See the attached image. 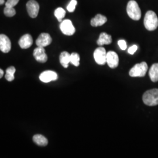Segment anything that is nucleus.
<instances>
[{
    "instance_id": "13",
    "label": "nucleus",
    "mask_w": 158,
    "mask_h": 158,
    "mask_svg": "<svg viewBox=\"0 0 158 158\" xmlns=\"http://www.w3.org/2000/svg\"><path fill=\"white\" fill-rule=\"evenodd\" d=\"M33 44V39L29 34L23 35L19 40V45L22 49H28Z\"/></svg>"
},
{
    "instance_id": "18",
    "label": "nucleus",
    "mask_w": 158,
    "mask_h": 158,
    "mask_svg": "<svg viewBox=\"0 0 158 158\" xmlns=\"http://www.w3.org/2000/svg\"><path fill=\"white\" fill-rule=\"evenodd\" d=\"M33 140L35 143H36L40 146L45 147L48 143V141L45 137L40 134L34 135L33 137Z\"/></svg>"
},
{
    "instance_id": "21",
    "label": "nucleus",
    "mask_w": 158,
    "mask_h": 158,
    "mask_svg": "<svg viewBox=\"0 0 158 158\" xmlns=\"http://www.w3.org/2000/svg\"><path fill=\"white\" fill-rule=\"evenodd\" d=\"M70 63H72L75 66H79L80 64V56L78 53L74 52L70 55Z\"/></svg>"
},
{
    "instance_id": "1",
    "label": "nucleus",
    "mask_w": 158,
    "mask_h": 158,
    "mask_svg": "<svg viewBox=\"0 0 158 158\" xmlns=\"http://www.w3.org/2000/svg\"><path fill=\"white\" fill-rule=\"evenodd\" d=\"M144 26L147 30L152 31L158 27V18L155 12L148 11L144 18Z\"/></svg>"
},
{
    "instance_id": "28",
    "label": "nucleus",
    "mask_w": 158,
    "mask_h": 158,
    "mask_svg": "<svg viewBox=\"0 0 158 158\" xmlns=\"http://www.w3.org/2000/svg\"><path fill=\"white\" fill-rule=\"evenodd\" d=\"M4 2H5V0H0V6L4 4Z\"/></svg>"
},
{
    "instance_id": "8",
    "label": "nucleus",
    "mask_w": 158,
    "mask_h": 158,
    "mask_svg": "<svg viewBox=\"0 0 158 158\" xmlns=\"http://www.w3.org/2000/svg\"><path fill=\"white\" fill-rule=\"evenodd\" d=\"M106 62L108 66L111 69L118 67L119 64V57L118 55L113 51H109L107 53Z\"/></svg>"
},
{
    "instance_id": "20",
    "label": "nucleus",
    "mask_w": 158,
    "mask_h": 158,
    "mask_svg": "<svg viewBox=\"0 0 158 158\" xmlns=\"http://www.w3.org/2000/svg\"><path fill=\"white\" fill-rule=\"evenodd\" d=\"M15 71H16L15 68L14 66H11L8 68L6 70V74L5 76L6 79L9 81H11L12 80H14L15 79L14 73Z\"/></svg>"
},
{
    "instance_id": "24",
    "label": "nucleus",
    "mask_w": 158,
    "mask_h": 158,
    "mask_svg": "<svg viewBox=\"0 0 158 158\" xmlns=\"http://www.w3.org/2000/svg\"><path fill=\"white\" fill-rule=\"evenodd\" d=\"M19 0H8L6 3V6L14 7L19 2Z\"/></svg>"
},
{
    "instance_id": "4",
    "label": "nucleus",
    "mask_w": 158,
    "mask_h": 158,
    "mask_svg": "<svg viewBox=\"0 0 158 158\" xmlns=\"http://www.w3.org/2000/svg\"><path fill=\"white\" fill-rule=\"evenodd\" d=\"M148 64L146 62H142L135 64L130 70L129 74L131 77H144L148 71Z\"/></svg>"
},
{
    "instance_id": "5",
    "label": "nucleus",
    "mask_w": 158,
    "mask_h": 158,
    "mask_svg": "<svg viewBox=\"0 0 158 158\" xmlns=\"http://www.w3.org/2000/svg\"><path fill=\"white\" fill-rule=\"evenodd\" d=\"M107 52L103 47H98L94 52V58L96 62L100 65L106 63Z\"/></svg>"
},
{
    "instance_id": "10",
    "label": "nucleus",
    "mask_w": 158,
    "mask_h": 158,
    "mask_svg": "<svg viewBox=\"0 0 158 158\" xmlns=\"http://www.w3.org/2000/svg\"><path fill=\"white\" fill-rule=\"evenodd\" d=\"M52 41V38L49 34L42 33L40 34L36 40V44L38 47H46L49 45Z\"/></svg>"
},
{
    "instance_id": "27",
    "label": "nucleus",
    "mask_w": 158,
    "mask_h": 158,
    "mask_svg": "<svg viewBox=\"0 0 158 158\" xmlns=\"http://www.w3.org/2000/svg\"><path fill=\"white\" fill-rule=\"evenodd\" d=\"M3 75H4V71L0 69V79L2 77Z\"/></svg>"
},
{
    "instance_id": "17",
    "label": "nucleus",
    "mask_w": 158,
    "mask_h": 158,
    "mask_svg": "<svg viewBox=\"0 0 158 158\" xmlns=\"http://www.w3.org/2000/svg\"><path fill=\"white\" fill-rule=\"evenodd\" d=\"M150 79L153 82L158 81V63H154L151 66L149 72Z\"/></svg>"
},
{
    "instance_id": "22",
    "label": "nucleus",
    "mask_w": 158,
    "mask_h": 158,
    "mask_svg": "<svg viewBox=\"0 0 158 158\" xmlns=\"http://www.w3.org/2000/svg\"><path fill=\"white\" fill-rule=\"evenodd\" d=\"M4 13L6 17H14L16 14V11L14 7H8L6 6L4 10Z\"/></svg>"
},
{
    "instance_id": "14",
    "label": "nucleus",
    "mask_w": 158,
    "mask_h": 158,
    "mask_svg": "<svg viewBox=\"0 0 158 158\" xmlns=\"http://www.w3.org/2000/svg\"><path fill=\"white\" fill-rule=\"evenodd\" d=\"M107 21V18L102 14H97L96 17L91 19V25L94 27H100L104 25Z\"/></svg>"
},
{
    "instance_id": "26",
    "label": "nucleus",
    "mask_w": 158,
    "mask_h": 158,
    "mask_svg": "<svg viewBox=\"0 0 158 158\" xmlns=\"http://www.w3.org/2000/svg\"><path fill=\"white\" fill-rule=\"evenodd\" d=\"M137 49H138V46L136 45H134L131 46L128 49V52L130 53V55H134L136 51H137Z\"/></svg>"
},
{
    "instance_id": "19",
    "label": "nucleus",
    "mask_w": 158,
    "mask_h": 158,
    "mask_svg": "<svg viewBox=\"0 0 158 158\" xmlns=\"http://www.w3.org/2000/svg\"><path fill=\"white\" fill-rule=\"evenodd\" d=\"M54 14H55V16L57 19L58 21L61 23L62 21V19L64 18V17H65L66 11L63 8L61 7H59L55 10Z\"/></svg>"
},
{
    "instance_id": "6",
    "label": "nucleus",
    "mask_w": 158,
    "mask_h": 158,
    "mask_svg": "<svg viewBox=\"0 0 158 158\" xmlns=\"http://www.w3.org/2000/svg\"><path fill=\"white\" fill-rule=\"evenodd\" d=\"M60 28L62 33L68 36L73 35L76 31L72 22L69 19H64L61 22Z\"/></svg>"
},
{
    "instance_id": "11",
    "label": "nucleus",
    "mask_w": 158,
    "mask_h": 158,
    "mask_svg": "<svg viewBox=\"0 0 158 158\" xmlns=\"http://www.w3.org/2000/svg\"><path fill=\"white\" fill-rule=\"evenodd\" d=\"M34 56L36 61L40 63H45L48 60V56L45 50L43 47H37L34 51Z\"/></svg>"
},
{
    "instance_id": "12",
    "label": "nucleus",
    "mask_w": 158,
    "mask_h": 158,
    "mask_svg": "<svg viewBox=\"0 0 158 158\" xmlns=\"http://www.w3.org/2000/svg\"><path fill=\"white\" fill-rule=\"evenodd\" d=\"M40 79L44 83H49L56 80L58 76L56 72L52 70H47L40 74Z\"/></svg>"
},
{
    "instance_id": "2",
    "label": "nucleus",
    "mask_w": 158,
    "mask_h": 158,
    "mask_svg": "<svg viewBox=\"0 0 158 158\" xmlns=\"http://www.w3.org/2000/svg\"><path fill=\"white\" fill-rule=\"evenodd\" d=\"M128 16L133 20L138 21L141 17V11L138 3L134 0H130L127 6Z\"/></svg>"
},
{
    "instance_id": "25",
    "label": "nucleus",
    "mask_w": 158,
    "mask_h": 158,
    "mask_svg": "<svg viewBox=\"0 0 158 158\" xmlns=\"http://www.w3.org/2000/svg\"><path fill=\"white\" fill-rule=\"evenodd\" d=\"M118 44L121 50L124 51L127 49V43L124 40H119L118 42Z\"/></svg>"
},
{
    "instance_id": "23",
    "label": "nucleus",
    "mask_w": 158,
    "mask_h": 158,
    "mask_svg": "<svg viewBox=\"0 0 158 158\" xmlns=\"http://www.w3.org/2000/svg\"><path fill=\"white\" fill-rule=\"evenodd\" d=\"M77 4V2L76 0H72L70 3L69 4L68 6H67V10L69 12H73L75 10L76 6Z\"/></svg>"
},
{
    "instance_id": "16",
    "label": "nucleus",
    "mask_w": 158,
    "mask_h": 158,
    "mask_svg": "<svg viewBox=\"0 0 158 158\" xmlns=\"http://www.w3.org/2000/svg\"><path fill=\"white\" fill-rule=\"evenodd\" d=\"M60 62L64 68H67L69 66V63H70V54L68 52H63L59 57Z\"/></svg>"
},
{
    "instance_id": "9",
    "label": "nucleus",
    "mask_w": 158,
    "mask_h": 158,
    "mask_svg": "<svg viewBox=\"0 0 158 158\" xmlns=\"http://www.w3.org/2000/svg\"><path fill=\"white\" fill-rule=\"evenodd\" d=\"M11 49V43L6 35H0V50L4 53H8Z\"/></svg>"
},
{
    "instance_id": "15",
    "label": "nucleus",
    "mask_w": 158,
    "mask_h": 158,
    "mask_svg": "<svg viewBox=\"0 0 158 158\" xmlns=\"http://www.w3.org/2000/svg\"><path fill=\"white\" fill-rule=\"evenodd\" d=\"M112 42L111 36L106 34V32H102L100 34L98 40L97 41V45L102 46L104 45H110Z\"/></svg>"
},
{
    "instance_id": "3",
    "label": "nucleus",
    "mask_w": 158,
    "mask_h": 158,
    "mask_svg": "<svg viewBox=\"0 0 158 158\" xmlns=\"http://www.w3.org/2000/svg\"><path fill=\"white\" fill-rule=\"evenodd\" d=\"M142 100L144 104L148 106L158 105V89L147 91L143 95Z\"/></svg>"
},
{
    "instance_id": "7",
    "label": "nucleus",
    "mask_w": 158,
    "mask_h": 158,
    "mask_svg": "<svg viewBox=\"0 0 158 158\" xmlns=\"http://www.w3.org/2000/svg\"><path fill=\"white\" fill-rule=\"evenodd\" d=\"M27 9L29 15L32 18H35L38 16L39 13V4L35 0H30L27 4Z\"/></svg>"
}]
</instances>
